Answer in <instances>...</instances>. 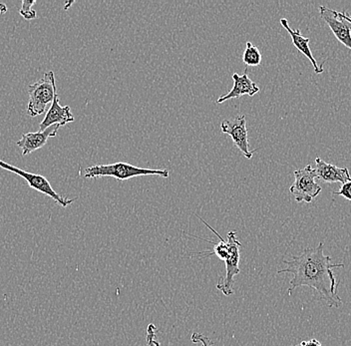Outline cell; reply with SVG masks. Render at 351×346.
I'll return each mask as SVG.
<instances>
[{
    "mask_svg": "<svg viewBox=\"0 0 351 346\" xmlns=\"http://www.w3.org/2000/svg\"><path fill=\"white\" fill-rule=\"evenodd\" d=\"M60 127V125H53L44 131L22 135L21 139L16 142L17 146L21 149L22 155L26 156L43 148L47 143L48 139L56 137Z\"/></svg>",
    "mask_w": 351,
    "mask_h": 346,
    "instance_id": "9",
    "label": "cell"
},
{
    "mask_svg": "<svg viewBox=\"0 0 351 346\" xmlns=\"http://www.w3.org/2000/svg\"><path fill=\"white\" fill-rule=\"evenodd\" d=\"M0 168L19 175V176H21V178H23L27 182L28 186H29L30 188L37 190V192L43 193V194L46 195V196L50 197L52 200L56 201V203H59L62 208H67L68 206L71 205V203L75 201L74 199L64 198V197L60 196L58 193L55 192L53 188L51 187L49 182H48V180L43 176V175H36L26 172V171H23L21 168L10 165V164L2 161V160H0Z\"/></svg>",
    "mask_w": 351,
    "mask_h": 346,
    "instance_id": "6",
    "label": "cell"
},
{
    "mask_svg": "<svg viewBox=\"0 0 351 346\" xmlns=\"http://www.w3.org/2000/svg\"><path fill=\"white\" fill-rule=\"evenodd\" d=\"M247 72V69H245V74H243V75H239L237 73L232 74L234 86H232L229 93L221 95L217 100V104H221V103L226 102V101L240 98L241 96L243 95L252 97V96L256 95V94L260 92V87L249 77Z\"/></svg>",
    "mask_w": 351,
    "mask_h": 346,
    "instance_id": "10",
    "label": "cell"
},
{
    "mask_svg": "<svg viewBox=\"0 0 351 346\" xmlns=\"http://www.w3.org/2000/svg\"><path fill=\"white\" fill-rule=\"evenodd\" d=\"M8 12V6L4 3H0V14H4Z\"/></svg>",
    "mask_w": 351,
    "mask_h": 346,
    "instance_id": "21",
    "label": "cell"
},
{
    "mask_svg": "<svg viewBox=\"0 0 351 346\" xmlns=\"http://www.w3.org/2000/svg\"><path fill=\"white\" fill-rule=\"evenodd\" d=\"M57 94L56 83L53 71L44 73L43 78L28 86L29 101L27 105V114L30 117L41 115L46 110L48 104L53 102Z\"/></svg>",
    "mask_w": 351,
    "mask_h": 346,
    "instance_id": "3",
    "label": "cell"
},
{
    "mask_svg": "<svg viewBox=\"0 0 351 346\" xmlns=\"http://www.w3.org/2000/svg\"><path fill=\"white\" fill-rule=\"evenodd\" d=\"M36 3V1H27V0H23L22 1V6L19 13L24 19L26 21H32V19L36 18V12L32 10V6Z\"/></svg>",
    "mask_w": 351,
    "mask_h": 346,
    "instance_id": "15",
    "label": "cell"
},
{
    "mask_svg": "<svg viewBox=\"0 0 351 346\" xmlns=\"http://www.w3.org/2000/svg\"><path fill=\"white\" fill-rule=\"evenodd\" d=\"M221 131L223 134L230 136L234 145L243 153L247 159H252L256 150L250 149L247 136V119L245 115H240L234 120H223L221 123Z\"/></svg>",
    "mask_w": 351,
    "mask_h": 346,
    "instance_id": "7",
    "label": "cell"
},
{
    "mask_svg": "<svg viewBox=\"0 0 351 346\" xmlns=\"http://www.w3.org/2000/svg\"><path fill=\"white\" fill-rule=\"evenodd\" d=\"M191 341L194 343H201L202 346H212V341L207 336V335H204L202 334H199V332H194L191 336Z\"/></svg>",
    "mask_w": 351,
    "mask_h": 346,
    "instance_id": "17",
    "label": "cell"
},
{
    "mask_svg": "<svg viewBox=\"0 0 351 346\" xmlns=\"http://www.w3.org/2000/svg\"><path fill=\"white\" fill-rule=\"evenodd\" d=\"M337 15L341 17L342 19H344V21H348V23H351V15L348 14V13L344 12H337Z\"/></svg>",
    "mask_w": 351,
    "mask_h": 346,
    "instance_id": "20",
    "label": "cell"
},
{
    "mask_svg": "<svg viewBox=\"0 0 351 346\" xmlns=\"http://www.w3.org/2000/svg\"><path fill=\"white\" fill-rule=\"evenodd\" d=\"M157 328H156L153 323L149 324L148 328H147V345L160 346V343H158L157 338H156V334H157Z\"/></svg>",
    "mask_w": 351,
    "mask_h": 346,
    "instance_id": "16",
    "label": "cell"
},
{
    "mask_svg": "<svg viewBox=\"0 0 351 346\" xmlns=\"http://www.w3.org/2000/svg\"><path fill=\"white\" fill-rule=\"evenodd\" d=\"M324 243L317 247H306L300 256H293L291 260H284L287 268L278 273H293L289 282V295L300 286H308L317 291L320 299L329 308H339L342 299L337 293L339 282L335 279L333 269L344 268L343 264H331V258L324 256Z\"/></svg>",
    "mask_w": 351,
    "mask_h": 346,
    "instance_id": "1",
    "label": "cell"
},
{
    "mask_svg": "<svg viewBox=\"0 0 351 346\" xmlns=\"http://www.w3.org/2000/svg\"><path fill=\"white\" fill-rule=\"evenodd\" d=\"M74 122V116L69 106L62 107L59 103L58 94H56L52 102L51 107L46 113L45 118L39 125V131H44L53 125H60L61 127L66 124Z\"/></svg>",
    "mask_w": 351,
    "mask_h": 346,
    "instance_id": "11",
    "label": "cell"
},
{
    "mask_svg": "<svg viewBox=\"0 0 351 346\" xmlns=\"http://www.w3.org/2000/svg\"><path fill=\"white\" fill-rule=\"evenodd\" d=\"M333 196H341L351 201V181L342 184L339 192H335Z\"/></svg>",
    "mask_w": 351,
    "mask_h": 346,
    "instance_id": "18",
    "label": "cell"
},
{
    "mask_svg": "<svg viewBox=\"0 0 351 346\" xmlns=\"http://www.w3.org/2000/svg\"><path fill=\"white\" fill-rule=\"evenodd\" d=\"M228 247H229V257L226 260V275L219 279L217 284V290L221 291L226 297L234 293V277L240 275V249L241 244L237 238L234 231L230 232L227 236Z\"/></svg>",
    "mask_w": 351,
    "mask_h": 346,
    "instance_id": "5",
    "label": "cell"
},
{
    "mask_svg": "<svg viewBox=\"0 0 351 346\" xmlns=\"http://www.w3.org/2000/svg\"><path fill=\"white\" fill-rule=\"evenodd\" d=\"M83 177L86 179L103 178V177H112L118 181H127V180L136 178L140 176H158L162 178H169L170 171L167 169L157 170V169L140 168L125 162L109 164V165H95L85 169Z\"/></svg>",
    "mask_w": 351,
    "mask_h": 346,
    "instance_id": "2",
    "label": "cell"
},
{
    "mask_svg": "<svg viewBox=\"0 0 351 346\" xmlns=\"http://www.w3.org/2000/svg\"><path fill=\"white\" fill-rule=\"evenodd\" d=\"M280 24H282V27L289 32V34L291 35V40H293V45L298 48V51L302 52L304 56L311 61V64H313V69H315V72L317 74H320L324 72V64L318 65L317 61L315 60V57H313V53H311V47H309V42H311V39L306 38V37L302 36V32H300V29L293 30L289 27V21L287 19L282 18L280 19Z\"/></svg>",
    "mask_w": 351,
    "mask_h": 346,
    "instance_id": "13",
    "label": "cell"
},
{
    "mask_svg": "<svg viewBox=\"0 0 351 346\" xmlns=\"http://www.w3.org/2000/svg\"><path fill=\"white\" fill-rule=\"evenodd\" d=\"M319 14L328 24L337 40L351 50V26L348 21L339 17L337 12L329 10L326 6H319Z\"/></svg>",
    "mask_w": 351,
    "mask_h": 346,
    "instance_id": "8",
    "label": "cell"
},
{
    "mask_svg": "<svg viewBox=\"0 0 351 346\" xmlns=\"http://www.w3.org/2000/svg\"><path fill=\"white\" fill-rule=\"evenodd\" d=\"M295 346H322V343L317 339H311V341H302L298 345Z\"/></svg>",
    "mask_w": 351,
    "mask_h": 346,
    "instance_id": "19",
    "label": "cell"
},
{
    "mask_svg": "<svg viewBox=\"0 0 351 346\" xmlns=\"http://www.w3.org/2000/svg\"><path fill=\"white\" fill-rule=\"evenodd\" d=\"M262 53L256 46L247 41L243 54V61L247 66H258L262 63Z\"/></svg>",
    "mask_w": 351,
    "mask_h": 346,
    "instance_id": "14",
    "label": "cell"
},
{
    "mask_svg": "<svg viewBox=\"0 0 351 346\" xmlns=\"http://www.w3.org/2000/svg\"><path fill=\"white\" fill-rule=\"evenodd\" d=\"M293 174L295 183L289 188V192L293 195L298 203H311L322 190L317 182V171L311 165H307L306 167L295 170Z\"/></svg>",
    "mask_w": 351,
    "mask_h": 346,
    "instance_id": "4",
    "label": "cell"
},
{
    "mask_svg": "<svg viewBox=\"0 0 351 346\" xmlns=\"http://www.w3.org/2000/svg\"><path fill=\"white\" fill-rule=\"evenodd\" d=\"M317 164V179L328 184L341 183L351 181L350 171L348 168H339L337 166L326 163L322 158L315 159Z\"/></svg>",
    "mask_w": 351,
    "mask_h": 346,
    "instance_id": "12",
    "label": "cell"
}]
</instances>
